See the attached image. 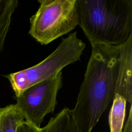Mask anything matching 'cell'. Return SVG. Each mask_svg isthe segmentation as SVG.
<instances>
[{"mask_svg":"<svg viewBox=\"0 0 132 132\" xmlns=\"http://www.w3.org/2000/svg\"><path fill=\"white\" fill-rule=\"evenodd\" d=\"M116 94L132 103V35L120 45Z\"/></svg>","mask_w":132,"mask_h":132,"instance_id":"cell-6","label":"cell"},{"mask_svg":"<svg viewBox=\"0 0 132 132\" xmlns=\"http://www.w3.org/2000/svg\"><path fill=\"white\" fill-rule=\"evenodd\" d=\"M126 101L118 94H115L109 115L110 132H122L125 115Z\"/></svg>","mask_w":132,"mask_h":132,"instance_id":"cell-9","label":"cell"},{"mask_svg":"<svg viewBox=\"0 0 132 132\" xmlns=\"http://www.w3.org/2000/svg\"><path fill=\"white\" fill-rule=\"evenodd\" d=\"M38 2V10L30 18L28 33L41 44H48L78 25V0H40Z\"/></svg>","mask_w":132,"mask_h":132,"instance_id":"cell-4","label":"cell"},{"mask_svg":"<svg viewBox=\"0 0 132 132\" xmlns=\"http://www.w3.org/2000/svg\"><path fill=\"white\" fill-rule=\"evenodd\" d=\"M91 46L76 104L71 110L79 132H91L116 94L120 45Z\"/></svg>","mask_w":132,"mask_h":132,"instance_id":"cell-1","label":"cell"},{"mask_svg":"<svg viewBox=\"0 0 132 132\" xmlns=\"http://www.w3.org/2000/svg\"><path fill=\"white\" fill-rule=\"evenodd\" d=\"M122 132H132V107L130 105L128 119L126 120Z\"/></svg>","mask_w":132,"mask_h":132,"instance_id":"cell-12","label":"cell"},{"mask_svg":"<svg viewBox=\"0 0 132 132\" xmlns=\"http://www.w3.org/2000/svg\"><path fill=\"white\" fill-rule=\"evenodd\" d=\"M24 120L15 104L0 108V132H15L18 125Z\"/></svg>","mask_w":132,"mask_h":132,"instance_id":"cell-8","label":"cell"},{"mask_svg":"<svg viewBox=\"0 0 132 132\" xmlns=\"http://www.w3.org/2000/svg\"><path fill=\"white\" fill-rule=\"evenodd\" d=\"M15 132H41V128H38L24 120L18 126Z\"/></svg>","mask_w":132,"mask_h":132,"instance_id":"cell-11","label":"cell"},{"mask_svg":"<svg viewBox=\"0 0 132 132\" xmlns=\"http://www.w3.org/2000/svg\"><path fill=\"white\" fill-rule=\"evenodd\" d=\"M78 14L91 44L121 45L132 35V0H78Z\"/></svg>","mask_w":132,"mask_h":132,"instance_id":"cell-2","label":"cell"},{"mask_svg":"<svg viewBox=\"0 0 132 132\" xmlns=\"http://www.w3.org/2000/svg\"><path fill=\"white\" fill-rule=\"evenodd\" d=\"M41 132H79L72 118L71 110L64 108L47 125L41 128Z\"/></svg>","mask_w":132,"mask_h":132,"instance_id":"cell-7","label":"cell"},{"mask_svg":"<svg viewBox=\"0 0 132 132\" xmlns=\"http://www.w3.org/2000/svg\"><path fill=\"white\" fill-rule=\"evenodd\" d=\"M18 4L17 0H0V52L3 50L12 15Z\"/></svg>","mask_w":132,"mask_h":132,"instance_id":"cell-10","label":"cell"},{"mask_svg":"<svg viewBox=\"0 0 132 132\" xmlns=\"http://www.w3.org/2000/svg\"><path fill=\"white\" fill-rule=\"evenodd\" d=\"M62 86V73L52 78L36 83L15 96V105L25 121L38 128L48 113L53 112L57 96Z\"/></svg>","mask_w":132,"mask_h":132,"instance_id":"cell-5","label":"cell"},{"mask_svg":"<svg viewBox=\"0 0 132 132\" xmlns=\"http://www.w3.org/2000/svg\"><path fill=\"white\" fill-rule=\"evenodd\" d=\"M86 47L76 32L63 38L57 48L45 59L28 69L5 76L19 96L30 86L56 76L62 69L80 59Z\"/></svg>","mask_w":132,"mask_h":132,"instance_id":"cell-3","label":"cell"}]
</instances>
